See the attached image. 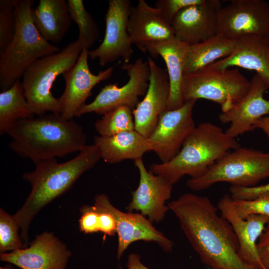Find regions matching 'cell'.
<instances>
[{
  "instance_id": "obj_1",
  "label": "cell",
  "mask_w": 269,
  "mask_h": 269,
  "mask_svg": "<svg viewBox=\"0 0 269 269\" xmlns=\"http://www.w3.org/2000/svg\"><path fill=\"white\" fill-rule=\"evenodd\" d=\"M167 206L202 264L211 269H255L239 255L232 227L209 198L187 193Z\"/></svg>"
},
{
  "instance_id": "obj_2",
  "label": "cell",
  "mask_w": 269,
  "mask_h": 269,
  "mask_svg": "<svg viewBox=\"0 0 269 269\" xmlns=\"http://www.w3.org/2000/svg\"><path fill=\"white\" fill-rule=\"evenodd\" d=\"M101 158L96 145H86L70 160L63 163H58L56 158L42 160L35 164L33 171L23 174L22 177L30 183L31 190L22 206L12 216L20 229L24 247L29 245L28 230L33 218L45 206L70 189Z\"/></svg>"
},
{
  "instance_id": "obj_3",
  "label": "cell",
  "mask_w": 269,
  "mask_h": 269,
  "mask_svg": "<svg viewBox=\"0 0 269 269\" xmlns=\"http://www.w3.org/2000/svg\"><path fill=\"white\" fill-rule=\"evenodd\" d=\"M5 134L12 138L9 144L11 150L35 164L80 151L87 141L81 126L73 119L67 120L52 113L19 120Z\"/></svg>"
},
{
  "instance_id": "obj_4",
  "label": "cell",
  "mask_w": 269,
  "mask_h": 269,
  "mask_svg": "<svg viewBox=\"0 0 269 269\" xmlns=\"http://www.w3.org/2000/svg\"><path fill=\"white\" fill-rule=\"evenodd\" d=\"M240 146L236 139L221 128L210 122L201 123L195 126L173 159L153 163L149 170L173 185L185 175L202 176L226 153Z\"/></svg>"
},
{
  "instance_id": "obj_5",
  "label": "cell",
  "mask_w": 269,
  "mask_h": 269,
  "mask_svg": "<svg viewBox=\"0 0 269 269\" xmlns=\"http://www.w3.org/2000/svg\"><path fill=\"white\" fill-rule=\"evenodd\" d=\"M33 3L32 0H18L15 6L14 33L0 54V89L2 92L20 79L35 61L60 50L59 47L46 41L35 26L31 17Z\"/></svg>"
},
{
  "instance_id": "obj_6",
  "label": "cell",
  "mask_w": 269,
  "mask_h": 269,
  "mask_svg": "<svg viewBox=\"0 0 269 269\" xmlns=\"http://www.w3.org/2000/svg\"><path fill=\"white\" fill-rule=\"evenodd\" d=\"M83 48L76 40L59 52L43 56L33 62L22 76L26 101L34 115L40 116L46 112L60 114L59 98L51 89L56 78L71 69L76 63Z\"/></svg>"
},
{
  "instance_id": "obj_7",
  "label": "cell",
  "mask_w": 269,
  "mask_h": 269,
  "mask_svg": "<svg viewBox=\"0 0 269 269\" xmlns=\"http://www.w3.org/2000/svg\"><path fill=\"white\" fill-rule=\"evenodd\" d=\"M269 178V152L241 146L216 161L202 176L190 178L186 185L199 191L219 182L231 186L250 187Z\"/></svg>"
},
{
  "instance_id": "obj_8",
  "label": "cell",
  "mask_w": 269,
  "mask_h": 269,
  "mask_svg": "<svg viewBox=\"0 0 269 269\" xmlns=\"http://www.w3.org/2000/svg\"><path fill=\"white\" fill-rule=\"evenodd\" d=\"M250 86V81L238 68L220 69L208 66L184 74L181 91L184 102L210 100L219 104L224 112L240 100Z\"/></svg>"
},
{
  "instance_id": "obj_9",
  "label": "cell",
  "mask_w": 269,
  "mask_h": 269,
  "mask_svg": "<svg viewBox=\"0 0 269 269\" xmlns=\"http://www.w3.org/2000/svg\"><path fill=\"white\" fill-rule=\"evenodd\" d=\"M121 69L129 76L128 82L122 86L118 83L105 85L95 99L85 104L76 113L75 117L90 113L104 115L118 107L126 106L133 110L140 102V97L144 96L147 90L150 69L148 61L137 58L134 63L124 62Z\"/></svg>"
},
{
  "instance_id": "obj_10",
  "label": "cell",
  "mask_w": 269,
  "mask_h": 269,
  "mask_svg": "<svg viewBox=\"0 0 269 269\" xmlns=\"http://www.w3.org/2000/svg\"><path fill=\"white\" fill-rule=\"evenodd\" d=\"M94 205L110 213L114 218L118 235V260L121 259L132 243L138 241L155 243L166 252L172 251L173 242L156 229L152 223L141 214L120 210L112 204L109 197L104 193L96 195Z\"/></svg>"
},
{
  "instance_id": "obj_11",
  "label": "cell",
  "mask_w": 269,
  "mask_h": 269,
  "mask_svg": "<svg viewBox=\"0 0 269 269\" xmlns=\"http://www.w3.org/2000/svg\"><path fill=\"white\" fill-rule=\"evenodd\" d=\"M218 33L233 40L269 35V3L264 0H232L218 13Z\"/></svg>"
},
{
  "instance_id": "obj_12",
  "label": "cell",
  "mask_w": 269,
  "mask_h": 269,
  "mask_svg": "<svg viewBox=\"0 0 269 269\" xmlns=\"http://www.w3.org/2000/svg\"><path fill=\"white\" fill-rule=\"evenodd\" d=\"M132 7L129 0H109L104 39L97 48L88 52L89 57L92 60L98 59L101 66L120 58L129 63L134 53L128 32Z\"/></svg>"
},
{
  "instance_id": "obj_13",
  "label": "cell",
  "mask_w": 269,
  "mask_h": 269,
  "mask_svg": "<svg viewBox=\"0 0 269 269\" xmlns=\"http://www.w3.org/2000/svg\"><path fill=\"white\" fill-rule=\"evenodd\" d=\"M195 100L185 101L179 108L166 110L148 138L151 150L166 163L180 151L184 141L195 127L192 112Z\"/></svg>"
},
{
  "instance_id": "obj_14",
  "label": "cell",
  "mask_w": 269,
  "mask_h": 269,
  "mask_svg": "<svg viewBox=\"0 0 269 269\" xmlns=\"http://www.w3.org/2000/svg\"><path fill=\"white\" fill-rule=\"evenodd\" d=\"M71 256L66 245L53 233L37 235L29 246L0 254V260L21 269H66Z\"/></svg>"
},
{
  "instance_id": "obj_15",
  "label": "cell",
  "mask_w": 269,
  "mask_h": 269,
  "mask_svg": "<svg viewBox=\"0 0 269 269\" xmlns=\"http://www.w3.org/2000/svg\"><path fill=\"white\" fill-rule=\"evenodd\" d=\"M139 174L137 188L126 207L128 212H139L152 223L162 221L169 209L166 205L171 196L173 185L163 177L146 168L142 158L134 160Z\"/></svg>"
},
{
  "instance_id": "obj_16",
  "label": "cell",
  "mask_w": 269,
  "mask_h": 269,
  "mask_svg": "<svg viewBox=\"0 0 269 269\" xmlns=\"http://www.w3.org/2000/svg\"><path fill=\"white\" fill-rule=\"evenodd\" d=\"M89 50L83 49L75 64L62 75L65 87L59 98L61 116L67 120L73 119L77 111L91 95L93 88L102 81L108 80L112 75L114 67L92 73L89 67Z\"/></svg>"
},
{
  "instance_id": "obj_17",
  "label": "cell",
  "mask_w": 269,
  "mask_h": 269,
  "mask_svg": "<svg viewBox=\"0 0 269 269\" xmlns=\"http://www.w3.org/2000/svg\"><path fill=\"white\" fill-rule=\"evenodd\" d=\"M268 90L263 79L259 75L255 74L244 96L228 111L219 114L220 121L229 124L225 131L229 135L236 138L255 130L257 122L269 115V100L264 97Z\"/></svg>"
},
{
  "instance_id": "obj_18",
  "label": "cell",
  "mask_w": 269,
  "mask_h": 269,
  "mask_svg": "<svg viewBox=\"0 0 269 269\" xmlns=\"http://www.w3.org/2000/svg\"><path fill=\"white\" fill-rule=\"evenodd\" d=\"M219 0H203L187 6L174 18L171 26L175 38L188 45L207 40L218 34Z\"/></svg>"
},
{
  "instance_id": "obj_19",
  "label": "cell",
  "mask_w": 269,
  "mask_h": 269,
  "mask_svg": "<svg viewBox=\"0 0 269 269\" xmlns=\"http://www.w3.org/2000/svg\"><path fill=\"white\" fill-rule=\"evenodd\" d=\"M150 69L149 85L142 101L133 110L135 130L148 138L160 115L167 109L170 85L167 73L147 57Z\"/></svg>"
},
{
  "instance_id": "obj_20",
  "label": "cell",
  "mask_w": 269,
  "mask_h": 269,
  "mask_svg": "<svg viewBox=\"0 0 269 269\" xmlns=\"http://www.w3.org/2000/svg\"><path fill=\"white\" fill-rule=\"evenodd\" d=\"M217 208L221 215L232 227L239 243L238 254L241 259L255 269H266L260 260L257 243L269 218L251 215L244 219L237 213L230 195L226 194L219 200Z\"/></svg>"
},
{
  "instance_id": "obj_21",
  "label": "cell",
  "mask_w": 269,
  "mask_h": 269,
  "mask_svg": "<svg viewBox=\"0 0 269 269\" xmlns=\"http://www.w3.org/2000/svg\"><path fill=\"white\" fill-rule=\"evenodd\" d=\"M209 66L220 69L238 67L255 71L269 90V35H251L236 40L231 54Z\"/></svg>"
},
{
  "instance_id": "obj_22",
  "label": "cell",
  "mask_w": 269,
  "mask_h": 269,
  "mask_svg": "<svg viewBox=\"0 0 269 269\" xmlns=\"http://www.w3.org/2000/svg\"><path fill=\"white\" fill-rule=\"evenodd\" d=\"M128 32L132 44L142 52L148 43L175 38L171 26L162 19L157 8L144 0H138L132 7Z\"/></svg>"
},
{
  "instance_id": "obj_23",
  "label": "cell",
  "mask_w": 269,
  "mask_h": 269,
  "mask_svg": "<svg viewBox=\"0 0 269 269\" xmlns=\"http://www.w3.org/2000/svg\"><path fill=\"white\" fill-rule=\"evenodd\" d=\"M188 45L175 38L147 44L145 52L153 58L160 56L166 63L170 85V95L167 109L174 110L184 103L182 83L184 64Z\"/></svg>"
},
{
  "instance_id": "obj_24",
  "label": "cell",
  "mask_w": 269,
  "mask_h": 269,
  "mask_svg": "<svg viewBox=\"0 0 269 269\" xmlns=\"http://www.w3.org/2000/svg\"><path fill=\"white\" fill-rule=\"evenodd\" d=\"M94 144L99 148L101 158L110 164L142 158L144 153L151 151L148 138L135 130L108 137L95 136Z\"/></svg>"
},
{
  "instance_id": "obj_25",
  "label": "cell",
  "mask_w": 269,
  "mask_h": 269,
  "mask_svg": "<svg viewBox=\"0 0 269 269\" xmlns=\"http://www.w3.org/2000/svg\"><path fill=\"white\" fill-rule=\"evenodd\" d=\"M31 17L41 35L54 43L60 42L71 24L65 0H40L31 10Z\"/></svg>"
},
{
  "instance_id": "obj_26",
  "label": "cell",
  "mask_w": 269,
  "mask_h": 269,
  "mask_svg": "<svg viewBox=\"0 0 269 269\" xmlns=\"http://www.w3.org/2000/svg\"><path fill=\"white\" fill-rule=\"evenodd\" d=\"M236 41L220 34L202 42L188 45L184 74L192 73L225 58L233 52Z\"/></svg>"
},
{
  "instance_id": "obj_27",
  "label": "cell",
  "mask_w": 269,
  "mask_h": 269,
  "mask_svg": "<svg viewBox=\"0 0 269 269\" xmlns=\"http://www.w3.org/2000/svg\"><path fill=\"white\" fill-rule=\"evenodd\" d=\"M34 115L26 101L20 79L0 93V134H5L17 121L31 119Z\"/></svg>"
},
{
  "instance_id": "obj_28",
  "label": "cell",
  "mask_w": 269,
  "mask_h": 269,
  "mask_svg": "<svg viewBox=\"0 0 269 269\" xmlns=\"http://www.w3.org/2000/svg\"><path fill=\"white\" fill-rule=\"evenodd\" d=\"M67 3L70 18L79 27L77 40L83 49L89 50L99 38V27L92 15L86 9L82 0H68Z\"/></svg>"
},
{
  "instance_id": "obj_29",
  "label": "cell",
  "mask_w": 269,
  "mask_h": 269,
  "mask_svg": "<svg viewBox=\"0 0 269 269\" xmlns=\"http://www.w3.org/2000/svg\"><path fill=\"white\" fill-rule=\"evenodd\" d=\"M79 219L80 230L85 234L100 232L105 238L116 234V225L113 216L103 211L94 205H83L80 208Z\"/></svg>"
},
{
  "instance_id": "obj_30",
  "label": "cell",
  "mask_w": 269,
  "mask_h": 269,
  "mask_svg": "<svg viewBox=\"0 0 269 269\" xmlns=\"http://www.w3.org/2000/svg\"><path fill=\"white\" fill-rule=\"evenodd\" d=\"M95 128L100 136L104 137L135 130L133 110L126 106L115 108L97 120Z\"/></svg>"
},
{
  "instance_id": "obj_31",
  "label": "cell",
  "mask_w": 269,
  "mask_h": 269,
  "mask_svg": "<svg viewBox=\"0 0 269 269\" xmlns=\"http://www.w3.org/2000/svg\"><path fill=\"white\" fill-rule=\"evenodd\" d=\"M19 227L12 215L0 209V253L12 252L23 249Z\"/></svg>"
},
{
  "instance_id": "obj_32",
  "label": "cell",
  "mask_w": 269,
  "mask_h": 269,
  "mask_svg": "<svg viewBox=\"0 0 269 269\" xmlns=\"http://www.w3.org/2000/svg\"><path fill=\"white\" fill-rule=\"evenodd\" d=\"M18 1L0 0V54L13 37L15 24L14 7Z\"/></svg>"
},
{
  "instance_id": "obj_33",
  "label": "cell",
  "mask_w": 269,
  "mask_h": 269,
  "mask_svg": "<svg viewBox=\"0 0 269 269\" xmlns=\"http://www.w3.org/2000/svg\"><path fill=\"white\" fill-rule=\"evenodd\" d=\"M233 200L237 213L242 219L254 214L269 218V192L263 193L251 200Z\"/></svg>"
},
{
  "instance_id": "obj_34",
  "label": "cell",
  "mask_w": 269,
  "mask_h": 269,
  "mask_svg": "<svg viewBox=\"0 0 269 269\" xmlns=\"http://www.w3.org/2000/svg\"><path fill=\"white\" fill-rule=\"evenodd\" d=\"M203 0H158L155 3L162 19L171 25L176 14L182 9L202 2Z\"/></svg>"
},
{
  "instance_id": "obj_35",
  "label": "cell",
  "mask_w": 269,
  "mask_h": 269,
  "mask_svg": "<svg viewBox=\"0 0 269 269\" xmlns=\"http://www.w3.org/2000/svg\"><path fill=\"white\" fill-rule=\"evenodd\" d=\"M229 191L233 199L251 200L263 193L269 192V182L250 187L231 186Z\"/></svg>"
},
{
  "instance_id": "obj_36",
  "label": "cell",
  "mask_w": 269,
  "mask_h": 269,
  "mask_svg": "<svg viewBox=\"0 0 269 269\" xmlns=\"http://www.w3.org/2000/svg\"><path fill=\"white\" fill-rule=\"evenodd\" d=\"M257 249L262 264L266 269H269V223L258 240Z\"/></svg>"
},
{
  "instance_id": "obj_37",
  "label": "cell",
  "mask_w": 269,
  "mask_h": 269,
  "mask_svg": "<svg viewBox=\"0 0 269 269\" xmlns=\"http://www.w3.org/2000/svg\"><path fill=\"white\" fill-rule=\"evenodd\" d=\"M140 259V256L138 254H130L128 258L127 269H151L145 266Z\"/></svg>"
},
{
  "instance_id": "obj_38",
  "label": "cell",
  "mask_w": 269,
  "mask_h": 269,
  "mask_svg": "<svg viewBox=\"0 0 269 269\" xmlns=\"http://www.w3.org/2000/svg\"><path fill=\"white\" fill-rule=\"evenodd\" d=\"M259 129L264 132L269 140V115L260 119L255 125V129Z\"/></svg>"
},
{
  "instance_id": "obj_39",
  "label": "cell",
  "mask_w": 269,
  "mask_h": 269,
  "mask_svg": "<svg viewBox=\"0 0 269 269\" xmlns=\"http://www.w3.org/2000/svg\"><path fill=\"white\" fill-rule=\"evenodd\" d=\"M0 269H10L7 268L0 267Z\"/></svg>"
}]
</instances>
